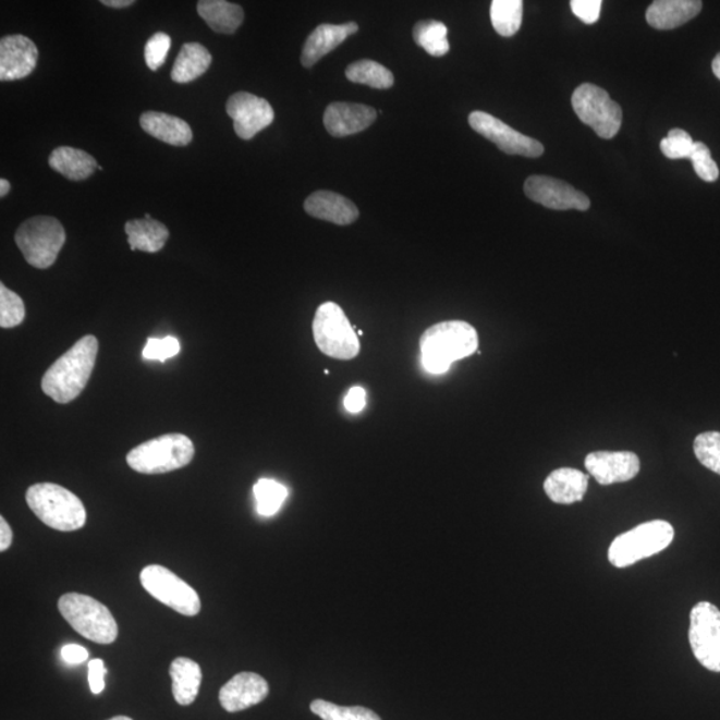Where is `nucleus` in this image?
<instances>
[{
	"instance_id": "1",
	"label": "nucleus",
	"mask_w": 720,
	"mask_h": 720,
	"mask_svg": "<svg viewBox=\"0 0 720 720\" xmlns=\"http://www.w3.org/2000/svg\"><path fill=\"white\" fill-rule=\"evenodd\" d=\"M99 351L98 339L86 335L57 359L41 378V390L57 403L73 402L90 380Z\"/></svg>"
},
{
	"instance_id": "2",
	"label": "nucleus",
	"mask_w": 720,
	"mask_h": 720,
	"mask_svg": "<svg viewBox=\"0 0 720 720\" xmlns=\"http://www.w3.org/2000/svg\"><path fill=\"white\" fill-rule=\"evenodd\" d=\"M419 346L426 370L444 374L452 363L478 351L479 338L472 325L463 320H448L428 327L420 337Z\"/></svg>"
},
{
	"instance_id": "3",
	"label": "nucleus",
	"mask_w": 720,
	"mask_h": 720,
	"mask_svg": "<svg viewBox=\"0 0 720 720\" xmlns=\"http://www.w3.org/2000/svg\"><path fill=\"white\" fill-rule=\"evenodd\" d=\"M26 501L46 526L58 532H76L86 525L87 513L81 499L64 487L38 484L29 487Z\"/></svg>"
},
{
	"instance_id": "4",
	"label": "nucleus",
	"mask_w": 720,
	"mask_h": 720,
	"mask_svg": "<svg viewBox=\"0 0 720 720\" xmlns=\"http://www.w3.org/2000/svg\"><path fill=\"white\" fill-rule=\"evenodd\" d=\"M194 455L192 439L183 434H166L136 446L129 452L126 461L136 473L157 475L186 467Z\"/></svg>"
},
{
	"instance_id": "5",
	"label": "nucleus",
	"mask_w": 720,
	"mask_h": 720,
	"mask_svg": "<svg viewBox=\"0 0 720 720\" xmlns=\"http://www.w3.org/2000/svg\"><path fill=\"white\" fill-rule=\"evenodd\" d=\"M59 612L83 638L99 645L114 644L118 624L111 611L88 595L70 593L58 602Z\"/></svg>"
},
{
	"instance_id": "6",
	"label": "nucleus",
	"mask_w": 720,
	"mask_h": 720,
	"mask_svg": "<svg viewBox=\"0 0 720 720\" xmlns=\"http://www.w3.org/2000/svg\"><path fill=\"white\" fill-rule=\"evenodd\" d=\"M674 527L666 521L646 522L630 532L619 535L609 549L612 566L624 569L636 562L657 556L668 549L674 540Z\"/></svg>"
},
{
	"instance_id": "7",
	"label": "nucleus",
	"mask_w": 720,
	"mask_h": 720,
	"mask_svg": "<svg viewBox=\"0 0 720 720\" xmlns=\"http://www.w3.org/2000/svg\"><path fill=\"white\" fill-rule=\"evenodd\" d=\"M314 341L330 358L351 361L361 353V342L346 314L334 302H326L315 313Z\"/></svg>"
},
{
	"instance_id": "8",
	"label": "nucleus",
	"mask_w": 720,
	"mask_h": 720,
	"mask_svg": "<svg viewBox=\"0 0 720 720\" xmlns=\"http://www.w3.org/2000/svg\"><path fill=\"white\" fill-rule=\"evenodd\" d=\"M15 242L28 265L45 270L56 264L65 243V231L56 218L34 217L16 230Z\"/></svg>"
},
{
	"instance_id": "9",
	"label": "nucleus",
	"mask_w": 720,
	"mask_h": 720,
	"mask_svg": "<svg viewBox=\"0 0 720 720\" xmlns=\"http://www.w3.org/2000/svg\"><path fill=\"white\" fill-rule=\"evenodd\" d=\"M575 114L595 134L603 139H611L622 126L623 112L621 106L610 98V95L593 83H583L571 98Z\"/></svg>"
},
{
	"instance_id": "10",
	"label": "nucleus",
	"mask_w": 720,
	"mask_h": 720,
	"mask_svg": "<svg viewBox=\"0 0 720 720\" xmlns=\"http://www.w3.org/2000/svg\"><path fill=\"white\" fill-rule=\"evenodd\" d=\"M141 583L152 598L180 614L184 617L199 614L202 603L198 593L169 569L150 564L142 570Z\"/></svg>"
},
{
	"instance_id": "11",
	"label": "nucleus",
	"mask_w": 720,
	"mask_h": 720,
	"mask_svg": "<svg viewBox=\"0 0 720 720\" xmlns=\"http://www.w3.org/2000/svg\"><path fill=\"white\" fill-rule=\"evenodd\" d=\"M690 646L705 669L720 672V610L710 602L695 605L690 614Z\"/></svg>"
},
{
	"instance_id": "12",
	"label": "nucleus",
	"mask_w": 720,
	"mask_h": 720,
	"mask_svg": "<svg viewBox=\"0 0 720 720\" xmlns=\"http://www.w3.org/2000/svg\"><path fill=\"white\" fill-rule=\"evenodd\" d=\"M469 126L486 139L496 143L499 150L509 155H522L526 158H539L545 147L537 139L523 135L509 124L484 111H474L468 117Z\"/></svg>"
},
{
	"instance_id": "13",
	"label": "nucleus",
	"mask_w": 720,
	"mask_h": 720,
	"mask_svg": "<svg viewBox=\"0 0 720 720\" xmlns=\"http://www.w3.org/2000/svg\"><path fill=\"white\" fill-rule=\"evenodd\" d=\"M525 194L528 199L551 210H579L590 208L588 196L578 192L571 184L546 175H533L525 182Z\"/></svg>"
},
{
	"instance_id": "14",
	"label": "nucleus",
	"mask_w": 720,
	"mask_h": 720,
	"mask_svg": "<svg viewBox=\"0 0 720 720\" xmlns=\"http://www.w3.org/2000/svg\"><path fill=\"white\" fill-rule=\"evenodd\" d=\"M229 117L234 121V130L241 139H253L261 130L269 127L276 119V112L266 99L248 93H236L225 106Z\"/></svg>"
},
{
	"instance_id": "15",
	"label": "nucleus",
	"mask_w": 720,
	"mask_h": 720,
	"mask_svg": "<svg viewBox=\"0 0 720 720\" xmlns=\"http://www.w3.org/2000/svg\"><path fill=\"white\" fill-rule=\"evenodd\" d=\"M588 473L599 485L610 486L633 480L640 472L638 455L630 451H597L585 460Z\"/></svg>"
},
{
	"instance_id": "16",
	"label": "nucleus",
	"mask_w": 720,
	"mask_h": 720,
	"mask_svg": "<svg viewBox=\"0 0 720 720\" xmlns=\"http://www.w3.org/2000/svg\"><path fill=\"white\" fill-rule=\"evenodd\" d=\"M39 51L23 35H9L0 40V81H20L37 68Z\"/></svg>"
},
{
	"instance_id": "17",
	"label": "nucleus",
	"mask_w": 720,
	"mask_h": 720,
	"mask_svg": "<svg viewBox=\"0 0 720 720\" xmlns=\"http://www.w3.org/2000/svg\"><path fill=\"white\" fill-rule=\"evenodd\" d=\"M269 692L265 678L255 672H240L220 688L219 701L225 711L237 712L259 705Z\"/></svg>"
},
{
	"instance_id": "18",
	"label": "nucleus",
	"mask_w": 720,
	"mask_h": 720,
	"mask_svg": "<svg viewBox=\"0 0 720 720\" xmlns=\"http://www.w3.org/2000/svg\"><path fill=\"white\" fill-rule=\"evenodd\" d=\"M378 112L370 106L361 103L334 102L327 107L324 123L335 138H344L370 127Z\"/></svg>"
},
{
	"instance_id": "19",
	"label": "nucleus",
	"mask_w": 720,
	"mask_h": 720,
	"mask_svg": "<svg viewBox=\"0 0 720 720\" xmlns=\"http://www.w3.org/2000/svg\"><path fill=\"white\" fill-rule=\"evenodd\" d=\"M358 29L359 26L354 22L346 23V25H320L315 28L303 46L301 57L303 68H313L351 35L358 33Z\"/></svg>"
},
{
	"instance_id": "20",
	"label": "nucleus",
	"mask_w": 720,
	"mask_h": 720,
	"mask_svg": "<svg viewBox=\"0 0 720 720\" xmlns=\"http://www.w3.org/2000/svg\"><path fill=\"white\" fill-rule=\"evenodd\" d=\"M308 216L339 225L354 223L359 218V210L353 202L332 192H317L305 202Z\"/></svg>"
},
{
	"instance_id": "21",
	"label": "nucleus",
	"mask_w": 720,
	"mask_h": 720,
	"mask_svg": "<svg viewBox=\"0 0 720 720\" xmlns=\"http://www.w3.org/2000/svg\"><path fill=\"white\" fill-rule=\"evenodd\" d=\"M704 8L699 0H657L647 9L648 25L657 29H672L684 25Z\"/></svg>"
},
{
	"instance_id": "22",
	"label": "nucleus",
	"mask_w": 720,
	"mask_h": 720,
	"mask_svg": "<svg viewBox=\"0 0 720 720\" xmlns=\"http://www.w3.org/2000/svg\"><path fill=\"white\" fill-rule=\"evenodd\" d=\"M544 487L553 503L573 504L585 498L588 476L576 468H558L547 476Z\"/></svg>"
},
{
	"instance_id": "23",
	"label": "nucleus",
	"mask_w": 720,
	"mask_h": 720,
	"mask_svg": "<svg viewBox=\"0 0 720 720\" xmlns=\"http://www.w3.org/2000/svg\"><path fill=\"white\" fill-rule=\"evenodd\" d=\"M141 126L148 135L170 146H187L193 141V130L188 123L166 112H145L141 117Z\"/></svg>"
},
{
	"instance_id": "24",
	"label": "nucleus",
	"mask_w": 720,
	"mask_h": 720,
	"mask_svg": "<svg viewBox=\"0 0 720 720\" xmlns=\"http://www.w3.org/2000/svg\"><path fill=\"white\" fill-rule=\"evenodd\" d=\"M49 164L52 170L75 182L87 180L99 168L93 155L68 146L56 148L50 155Z\"/></svg>"
},
{
	"instance_id": "25",
	"label": "nucleus",
	"mask_w": 720,
	"mask_h": 720,
	"mask_svg": "<svg viewBox=\"0 0 720 720\" xmlns=\"http://www.w3.org/2000/svg\"><path fill=\"white\" fill-rule=\"evenodd\" d=\"M169 674L172 680V695L178 705H193L199 694L202 683L200 666L188 658L172 660Z\"/></svg>"
},
{
	"instance_id": "26",
	"label": "nucleus",
	"mask_w": 720,
	"mask_h": 720,
	"mask_svg": "<svg viewBox=\"0 0 720 720\" xmlns=\"http://www.w3.org/2000/svg\"><path fill=\"white\" fill-rule=\"evenodd\" d=\"M196 10L208 27L218 34H234L245 20L241 5L224 0H200Z\"/></svg>"
},
{
	"instance_id": "27",
	"label": "nucleus",
	"mask_w": 720,
	"mask_h": 720,
	"mask_svg": "<svg viewBox=\"0 0 720 720\" xmlns=\"http://www.w3.org/2000/svg\"><path fill=\"white\" fill-rule=\"evenodd\" d=\"M129 237V245L133 252L139 249L145 253H158L169 240V229L163 223L155 219H134L129 220L124 225Z\"/></svg>"
},
{
	"instance_id": "28",
	"label": "nucleus",
	"mask_w": 720,
	"mask_h": 720,
	"mask_svg": "<svg viewBox=\"0 0 720 720\" xmlns=\"http://www.w3.org/2000/svg\"><path fill=\"white\" fill-rule=\"evenodd\" d=\"M212 62L211 53L200 44H186L182 46L174 68L171 71L175 83H190L204 75Z\"/></svg>"
},
{
	"instance_id": "29",
	"label": "nucleus",
	"mask_w": 720,
	"mask_h": 720,
	"mask_svg": "<svg viewBox=\"0 0 720 720\" xmlns=\"http://www.w3.org/2000/svg\"><path fill=\"white\" fill-rule=\"evenodd\" d=\"M415 44L431 57L442 58L450 51L448 27L439 21H420L414 27Z\"/></svg>"
},
{
	"instance_id": "30",
	"label": "nucleus",
	"mask_w": 720,
	"mask_h": 720,
	"mask_svg": "<svg viewBox=\"0 0 720 720\" xmlns=\"http://www.w3.org/2000/svg\"><path fill=\"white\" fill-rule=\"evenodd\" d=\"M490 15L492 27L501 37H514L522 26L523 2L522 0H493Z\"/></svg>"
},
{
	"instance_id": "31",
	"label": "nucleus",
	"mask_w": 720,
	"mask_h": 720,
	"mask_svg": "<svg viewBox=\"0 0 720 720\" xmlns=\"http://www.w3.org/2000/svg\"><path fill=\"white\" fill-rule=\"evenodd\" d=\"M350 82L359 83L377 90H387L394 86V75L385 65L374 61H359L350 64L346 70Z\"/></svg>"
},
{
	"instance_id": "32",
	"label": "nucleus",
	"mask_w": 720,
	"mask_h": 720,
	"mask_svg": "<svg viewBox=\"0 0 720 720\" xmlns=\"http://www.w3.org/2000/svg\"><path fill=\"white\" fill-rule=\"evenodd\" d=\"M309 708L324 720H382L370 708L338 706L322 699L313 700Z\"/></svg>"
},
{
	"instance_id": "33",
	"label": "nucleus",
	"mask_w": 720,
	"mask_h": 720,
	"mask_svg": "<svg viewBox=\"0 0 720 720\" xmlns=\"http://www.w3.org/2000/svg\"><path fill=\"white\" fill-rule=\"evenodd\" d=\"M254 496L257 499L258 513L264 516H272L281 510L288 498V490L277 480L264 478L254 486Z\"/></svg>"
},
{
	"instance_id": "34",
	"label": "nucleus",
	"mask_w": 720,
	"mask_h": 720,
	"mask_svg": "<svg viewBox=\"0 0 720 720\" xmlns=\"http://www.w3.org/2000/svg\"><path fill=\"white\" fill-rule=\"evenodd\" d=\"M25 318V302L14 291L5 288V284H0V327L2 329H14V327L22 325Z\"/></svg>"
},
{
	"instance_id": "35",
	"label": "nucleus",
	"mask_w": 720,
	"mask_h": 720,
	"mask_svg": "<svg viewBox=\"0 0 720 720\" xmlns=\"http://www.w3.org/2000/svg\"><path fill=\"white\" fill-rule=\"evenodd\" d=\"M694 452L706 468L720 475V432L699 434L694 440Z\"/></svg>"
},
{
	"instance_id": "36",
	"label": "nucleus",
	"mask_w": 720,
	"mask_h": 720,
	"mask_svg": "<svg viewBox=\"0 0 720 720\" xmlns=\"http://www.w3.org/2000/svg\"><path fill=\"white\" fill-rule=\"evenodd\" d=\"M694 143L686 131L674 129L660 142V150L669 159H690L694 150Z\"/></svg>"
},
{
	"instance_id": "37",
	"label": "nucleus",
	"mask_w": 720,
	"mask_h": 720,
	"mask_svg": "<svg viewBox=\"0 0 720 720\" xmlns=\"http://www.w3.org/2000/svg\"><path fill=\"white\" fill-rule=\"evenodd\" d=\"M690 160H692L696 175H698L701 181L708 183L718 181V164L716 163V160L712 159L710 148H708L705 143H694V150Z\"/></svg>"
},
{
	"instance_id": "38",
	"label": "nucleus",
	"mask_w": 720,
	"mask_h": 720,
	"mask_svg": "<svg viewBox=\"0 0 720 720\" xmlns=\"http://www.w3.org/2000/svg\"><path fill=\"white\" fill-rule=\"evenodd\" d=\"M180 341L174 337L150 338L145 349H143V358L166 362L172 358V356L180 354Z\"/></svg>"
},
{
	"instance_id": "39",
	"label": "nucleus",
	"mask_w": 720,
	"mask_h": 720,
	"mask_svg": "<svg viewBox=\"0 0 720 720\" xmlns=\"http://www.w3.org/2000/svg\"><path fill=\"white\" fill-rule=\"evenodd\" d=\"M170 49L171 38L168 34H154L152 37L147 40L145 47V59L148 69L157 71L159 68H162L166 58L169 56Z\"/></svg>"
},
{
	"instance_id": "40",
	"label": "nucleus",
	"mask_w": 720,
	"mask_h": 720,
	"mask_svg": "<svg viewBox=\"0 0 720 720\" xmlns=\"http://www.w3.org/2000/svg\"><path fill=\"white\" fill-rule=\"evenodd\" d=\"M571 10L586 25H594L599 21L602 2L600 0H573Z\"/></svg>"
},
{
	"instance_id": "41",
	"label": "nucleus",
	"mask_w": 720,
	"mask_h": 720,
	"mask_svg": "<svg viewBox=\"0 0 720 720\" xmlns=\"http://www.w3.org/2000/svg\"><path fill=\"white\" fill-rule=\"evenodd\" d=\"M88 682H90V688L94 694H100L105 690V675L107 674V669L102 659H93L88 663Z\"/></svg>"
},
{
	"instance_id": "42",
	"label": "nucleus",
	"mask_w": 720,
	"mask_h": 720,
	"mask_svg": "<svg viewBox=\"0 0 720 720\" xmlns=\"http://www.w3.org/2000/svg\"><path fill=\"white\" fill-rule=\"evenodd\" d=\"M366 406V391L362 387H353L344 399V407L347 412L358 414Z\"/></svg>"
},
{
	"instance_id": "43",
	"label": "nucleus",
	"mask_w": 720,
	"mask_h": 720,
	"mask_svg": "<svg viewBox=\"0 0 720 720\" xmlns=\"http://www.w3.org/2000/svg\"><path fill=\"white\" fill-rule=\"evenodd\" d=\"M62 658L68 663H83L88 659V651L80 645H68L62 648Z\"/></svg>"
},
{
	"instance_id": "44",
	"label": "nucleus",
	"mask_w": 720,
	"mask_h": 720,
	"mask_svg": "<svg viewBox=\"0 0 720 720\" xmlns=\"http://www.w3.org/2000/svg\"><path fill=\"white\" fill-rule=\"evenodd\" d=\"M13 529H11L4 517H0V551L4 552L13 544Z\"/></svg>"
},
{
	"instance_id": "45",
	"label": "nucleus",
	"mask_w": 720,
	"mask_h": 720,
	"mask_svg": "<svg viewBox=\"0 0 720 720\" xmlns=\"http://www.w3.org/2000/svg\"><path fill=\"white\" fill-rule=\"evenodd\" d=\"M133 0H103L102 4L112 9H126L133 5Z\"/></svg>"
},
{
	"instance_id": "46",
	"label": "nucleus",
	"mask_w": 720,
	"mask_h": 720,
	"mask_svg": "<svg viewBox=\"0 0 720 720\" xmlns=\"http://www.w3.org/2000/svg\"><path fill=\"white\" fill-rule=\"evenodd\" d=\"M712 71H713V75H716L718 77V80L720 81V52L718 53V56L716 58H713Z\"/></svg>"
},
{
	"instance_id": "47",
	"label": "nucleus",
	"mask_w": 720,
	"mask_h": 720,
	"mask_svg": "<svg viewBox=\"0 0 720 720\" xmlns=\"http://www.w3.org/2000/svg\"><path fill=\"white\" fill-rule=\"evenodd\" d=\"M9 192H10V182L5 181L3 178V180H0V196L4 198V196L8 195Z\"/></svg>"
},
{
	"instance_id": "48",
	"label": "nucleus",
	"mask_w": 720,
	"mask_h": 720,
	"mask_svg": "<svg viewBox=\"0 0 720 720\" xmlns=\"http://www.w3.org/2000/svg\"><path fill=\"white\" fill-rule=\"evenodd\" d=\"M109 720H134V719H131V718L124 717V716H119V717L111 718Z\"/></svg>"
}]
</instances>
